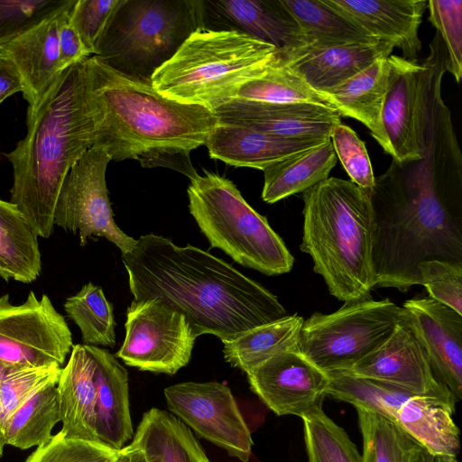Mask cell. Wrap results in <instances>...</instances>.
I'll return each mask as SVG.
<instances>
[{"mask_svg": "<svg viewBox=\"0 0 462 462\" xmlns=\"http://www.w3.org/2000/svg\"><path fill=\"white\" fill-rule=\"evenodd\" d=\"M326 395L346 402L356 408L377 413L395 422L401 407L414 395L396 386L337 371L328 374Z\"/></svg>", "mask_w": 462, "mask_h": 462, "instance_id": "34", "label": "cell"}, {"mask_svg": "<svg viewBox=\"0 0 462 462\" xmlns=\"http://www.w3.org/2000/svg\"><path fill=\"white\" fill-rule=\"evenodd\" d=\"M201 29L237 32L282 51L305 44L281 0L200 1Z\"/></svg>", "mask_w": 462, "mask_h": 462, "instance_id": "19", "label": "cell"}, {"mask_svg": "<svg viewBox=\"0 0 462 462\" xmlns=\"http://www.w3.org/2000/svg\"><path fill=\"white\" fill-rule=\"evenodd\" d=\"M187 192L189 212L211 247L266 275L291 270L294 258L283 240L231 180L205 171L190 180Z\"/></svg>", "mask_w": 462, "mask_h": 462, "instance_id": "7", "label": "cell"}, {"mask_svg": "<svg viewBox=\"0 0 462 462\" xmlns=\"http://www.w3.org/2000/svg\"><path fill=\"white\" fill-rule=\"evenodd\" d=\"M132 445L145 462H206L208 457L189 428L173 414L152 408L143 414Z\"/></svg>", "mask_w": 462, "mask_h": 462, "instance_id": "27", "label": "cell"}, {"mask_svg": "<svg viewBox=\"0 0 462 462\" xmlns=\"http://www.w3.org/2000/svg\"><path fill=\"white\" fill-rule=\"evenodd\" d=\"M121 3L122 0H75L70 21L90 56Z\"/></svg>", "mask_w": 462, "mask_h": 462, "instance_id": "45", "label": "cell"}, {"mask_svg": "<svg viewBox=\"0 0 462 462\" xmlns=\"http://www.w3.org/2000/svg\"><path fill=\"white\" fill-rule=\"evenodd\" d=\"M119 453L101 441L69 437L60 430L24 462H116Z\"/></svg>", "mask_w": 462, "mask_h": 462, "instance_id": "40", "label": "cell"}, {"mask_svg": "<svg viewBox=\"0 0 462 462\" xmlns=\"http://www.w3.org/2000/svg\"><path fill=\"white\" fill-rule=\"evenodd\" d=\"M23 90L22 78L13 60L0 51V104L8 97Z\"/></svg>", "mask_w": 462, "mask_h": 462, "instance_id": "47", "label": "cell"}, {"mask_svg": "<svg viewBox=\"0 0 462 462\" xmlns=\"http://www.w3.org/2000/svg\"><path fill=\"white\" fill-rule=\"evenodd\" d=\"M300 250L331 295L351 302L370 299L373 211L370 196L350 180L328 177L303 192Z\"/></svg>", "mask_w": 462, "mask_h": 462, "instance_id": "5", "label": "cell"}, {"mask_svg": "<svg viewBox=\"0 0 462 462\" xmlns=\"http://www.w3.org/2000/svg\"><path fill=\"white\" fill-rule=\"evenodd\" d=\"M169 410L199 437L247 462L251 432L230 389L217 382H185L164 389Z\"/></svg>", "mask_w": 462, "mask_h": 462, "instance_id": "14", "label": "cell"}, {"mask_svg": "<svg viewBox=\"0 0 462 462\" xmlns=\"http://www.w3.org/2000/svg\"><path fill=\"white\" fill-rule=\"evenodd\" d=\"M73 346L64 317L51 299L31 291L14 305L9 294L0 297V363L9 367L61 366Z\"/></svg>", "mask_w": 462, "mask_h": 462, "instance_id": "11", "label": "cell"}, {"mask_svg": "<svg viewBox=\"0 0 462 462\" xmlns=\"http://www.w3.org/2000/svg\"><path fill=\"white\" fill-rule=\"evenodd\" d=\"M75 0L65 8L59 25L60 69L61 71L87 60L90 55L70 21Z\"/></svg>", "mask_w": 462, "mask_h": 462, "instance_id": "46", "label": "cell"}, {"mask_svg": "<svg viewBox=\"0 0 462 462\" xmlns=\"http://www.w3.org/2000/svg\"><path fill=\"white\" fill-rule=\"evenodd\" d=\"M199 29L200 0H122L93 56L124 75L151 82Z\"/></svg>", "mask_w": 462, "mask_h": 462, "instance_id": "8", "label": "cell"}, {"mask_svg": "<svg viewBox=\"0 0 462 462\" xmlns=\"http://www.w3.org/2000/svg\"><path fill=\"white\" fill-rule=\"evenodd\" d=\"M330 140L350 181L370 195L375 177L365 143L352 128L342 123L334 127Z\"/></svg>", "mask_w": 462, "mask_h": 462, "instance_id": "42", "label": "cell"}, {"mask_svg": "<svg viewBox=\"0 0 462 462\" xmlns=\"http://www.w3.org/2000/svg\"><path fill=\"white\" fill-rule=\"evenodd\" d=\"M115 356L141 371L174 374L190 360L196 337L183 315L158 299L133 300Z\"/></svg>", "mask_w": 462, "mask_h": 462, "instance_id": "13", "label": "cell"}, {"mask_svg": "<svg viewBox=\"0 0 462 462\" xmlns=\"http://www.w3.org/2000/svg\"><path fill=\"white\" fill-rule=\"evenodd\" d=\"M446 47L436 32L430 54L421 62L396 55L387 58L388 89L383 109V125L393 160L406 162L422 157L420 141L428 111L430 85Z\"/></svg>", "mask_w": 462, "mask_h": 462, "instance_id": "12", "label": "cell"}, {"mask_svg": "<svg viewBox=\"0 0 462 462\" xmlns=\"http://www.w3.org/2000/svg\"><path fill=\"white\" fill-rule=\"evenodd\" d=\"M116 462H145V459L143 451L130 443L120 450Z\"/></svg>", "mask_w": 462, "mask_h": 462, "instance_id": "48", "label": "cell"}, {"mask_svg": "<svg viewBox=\"0 0 462 462\" xmlns=\"http://www.w3.org/2000/svg\"><path fill=\"white\" fill-rule=\"evenodd\" d=\"M372 37L391 43L402 58L418 62L421 51L419 30L426 0H324Z\"/></svg>", "mask_w": 462, "mask_h": 462, "instance_id": "21", "label": "cell"}, {"mask_svg": "<svg viewBox=\"0 0 462 462\" xmlns=\"http://www.w3.org/2000/svg\"><path fill=\"white\" fill-rule=\"evenodd\" d=\"M26 124L24 138L6 154L14 176L10 202L38 237L48 238L65 177L95 146L97 117L88 59L60 75L40 106L27 113Z\"/></svg>", "mask_w": 462, "mask_h": 462, "instance_id": "3", "label": "cell"}, {"mask_svg": "<svg viewBox=\"0 0 462 462\" xmlns=\"http://www.w3.org/2000/svg\"><path fill=\"white\" fill-rule=\"evenodd\" d=\"M41 272L38 236L14 204L0 199V277L30 283Z\"/></svg>", "mask_w": 462, "mask_h": 462, "instance_id": "30", "label": "cell"}, {"mask_svg": "<svg viewBox=\"0 0 462 462\" xmlns=\"http://www.w3.org/2000/svg\"><path fill=\"white\" fill-rule=\"evenodd\" d=\"M429 297L462 315V262L431 259L418 266Z\"/></svg>", "mask_w": 462, "mask_h": 462, "instance_id": "43", "label": "cell"}, {"mask_svg": "<svg viewBox=\"0 0 462 462\" xmlns=\"http://www.w3.org/2000/svg\"><path fill=\"white\" fill-rule=\"evenodd\" d=\"M421 154L393 160L369 195L375 287L405 293L420 285L421 262H462V155L454 129L430 123Z\"/></svg>", "mask_w": 462, "mask_h": 462, "instance_id": "1", "label": "cell"}, {"mask_svg": "<svg viewBox=\"0 0 462 462\" xmlns=\"http://www.w3.org/2000/svg\"><path fill=\"white\" fill-rule=\"evenodd\" d=\"M337 162L329 139L266 167L263 171V200L273 204L308 190L328 179Z\"/></svg>", "mask_w": 462, "mask_h": 462, "instance_id": "29", "label": "cell"}, {"mask_svg": "<svg viewBox=\"0 0 462 462\" xmlns=\"http://www.w3.org/2000/svg\"><path fill=\"white\" fill-rule=\"evenodd\" d=\"M280 58L275 46L246 34L199 29L152 74L151 83L167 98L214 113Z\"/></svg>", "mask_w": 462, "mask_h": 462, "instance_id": "6", "label": "cell"}, {"mask_svg": "<svg viewBox=\"0 0 462 462\" xmlns=\"http://www.w3.org/2000/svg\"><path fill=\"white\" fill-rule=\"evenodd\" d=\"M402 319V307L389 299L345 302L304 320L299 350L327 374L345 371L382 345Z\"/></svg>", "mask_w": 462, "mask_h": 462, "instance_id": "9", "label": "cell"}, {"mask_svg": "<svg viewBox=\"0 0 462 462\" xmlns=\"http://www.w3.org/2000/svg\"><path fill=\"white\" fill-rule=\"evenodd\" d=\"M5 446V443L3 435H2V433L0 431V457L3 455Z\"/></svg>", "mask_w": 462, "mask_h": 462, "instance_id": "52", "label": "cell"}, {"mask_svg": "<svg viewBox=\"0 0 462 462\" xmlns=\"http://www.w3.org/2000/svg\"><path fill=\"white\" fill-rule=\"evenodd\" d=\"M64 310L79 327L83 345L116 346L113 305L100 286L92 282L85 284L75 295L67 298Z\"/></svg>", "mask_w": 462, "mask_h": 462, "instance_id": "36", "label": "cell"}, {"mask_svg": "<svg viewBox=\"0 0 462 462\" xmlns=\"http://www.w3.org/2000/svg\"><path fill=\"white\" fill-rule=\"evenodd\" d=\"M59 365L10 367L0 385V431L14 411L43 388L57 384Z\"/></svg>", "mask_w": 462, "mask_h": 462, "instance_id": "39", "label": "cell"}, {"mask_svg": "<svg viewBox=\"0 0 462 462\" xmlns=\"http://www.w3.org/2000/svg\"><path fill=\"white\" fill-rule=\"evenodd\" d=\"M9 368H10L9 366L0 363V385H1L4 376L5 375V374Z\"/></svg>", "mask_w": 462, "mask_h": 462, "instance_id": "51", "label": "cell"}, {"mask_svg": "<svg viewBox=\"0 0 462 462\" xmlns=\"http://www.w3.org/2000/svg\"><path fill=\"white\" fill-rule=\"evenodd\" d=\"M363 438V462H411L419 445L396 422L356 408Z\"/></svg>", "mask_w": 462, "mask_h": 462, "instance_id": "37", "label": "cell"}, {"mask_svg": "<svg viewBox=\"0 0 462 462\" xmlns=\"http://www.w3.org/2000/svg\"><path fill=\"white\" fill-rule=\"evenodd\" d=\"M429 20L446 47L448 71L459 83L462 77V1L429 0Z\"/></svg>", "mask_w": 462, "mask_h": 462, "instance_id": "41", "label": "cell"}, {"mask_svg": "<svg viewBox=\"0 0 462 462\" xmlns=\"http://www.w3.org/2000/svg\"><path fill=\"white\" fill-rule=\"evenodd\" d=\"M69 3L0 48L22 78L27 113L33 112L64 71L60 69L59 25Z\"/></svg>", "mask_w": 462, "mask_h": 462, "instance_id": "22", "label": "cell"}, {"mask_svg": "<svg viewBox=\"0 0 462 462\" xmlns=\"http://www.w3.org/2000/svg\"><path fill=\"white\" fill-rule=\"evenodd\" d=\"M303 318L286 315L223 342L224 357L233 367L248 373L271 357L299 349Z\"/></svg>", "mask_w": 462, "mask_h": 462, "instance_id": "31", "label": "cell"}, {"mask_svg": "<svg viewBox=\"0 0 462 462\" xmlns=\"http://www.w3.org/2000/svg\"><path fill=\"white\" fill-rule=\"evenodd\" d=\"M411 462H436V457L420 445H418Z\"/></svg>", "mask_w": 462, "mask_h": 462, "instance_id": "49", "label": "cell"}, {"mask_svg": "<svg viewBox=\"0 0 462 462\" xmlns=\"http://www.w3.org/2000/svg\"><path fill=\"white\" fill-rule=\"evenodd\" d=\"M388 81L387 58L379 59L324 95L331 101L340 116L351 117L365 125L383 151L390 154V144L383 125Z\"/></svg>", "mask_w": 462, "mask_h": 462, "instance_id": "26", "label": "cell"}, {"mask_svg": "<svg viewBox=\"0 0 462 462\" xmlns=\"http://www.w3.org/2000/svg\"><path fill=\"white\" fill-rule=\"evenodd\" d=\"M206 462H210L209 460L206 461Z\"/></svg>", "mask_w": 462, "mask_h": 462, "instance_id": "53", "label": "cell"}, {"mask_svg": "<svg viewBox=\"0 0 462 462\" xmlns=\"http://www.w3.org/2000/svg\"><path fill=\"white\" fill-rule=\"evenodd\" d=\"M56 385L36 393L8 419L2 430L5 445L28 449L51 438L54 426L60 421Z\"/></svg>", "mask_w": 462, "mask_h": 462, "instance_id": "33", "label": "cell"}, {"mask_svg": "<svg viewBox=\"0 0 462 462\" xmlns=\"http://www.w3.org/2000/svg\"><path fill=\"white\" fill-rule=\"evenodd\" d=\"M329 139H293L265 134L243 125L219 123L204 145L209 156L235 167H266Z\"/></svg>", "mask_w": 462, "mask_h": 462, "instance_id": "23", "label": "cell"}, {"mask_svg": "<svg viewBox=\"0 0 462 462\" xmlns=\"http://www.w3.org/2000/svg\"><path fill=\"white\" fill-rule=\"evenodd\" d=\"M134 300L158 299L185 317L196 337L231 341L287 314L277 297L200 248L153 234L122 254Z\"/></svg>", "mask_w": 462, "mask_h": 462, "instance_id": "2", "label": "cell"}, {"mask_svg": "<svg viewBox=\"0 0 462 462\" xmlns=\"http://www.w3.org/2000/svg\"><path fill=\"white\" fill-rule=\"evenodd\" d=\"M246 374L251 390L279 416L302 418L322 407L329 383L328 374L299 349L278 354Z\"/></svg>", "mask_w": 462, "mask_h": 462, "instance_id": "15", "label": "cell"}, {"mask_svg": "<svg viewBox=\"0 0 462 462\" xmlns=\"http://www.w3.org/2000/svg\"><path fill=\"white\" fill-rule=\"evenodd\" d=\"M84 346L96 363L97 437L101 442L121 450L134 434L127 371L108 350Z\"/></svg>", "mask_w": 462, "mask_h": 462, "instance_id": "24", "label": "cell"}, {"mask_svg": "<svg viewBox=\"0 0 462 462\" xmlns=\"http://www.w3.org/2000/svg\"><path fill=\"white\" fill-rule=\"evenodd\" d=\"M96 109L94 147L111 161L134 159L152 167L160 156L204 145L218 124L215 114L159 94L151 82L124 75L99 60L88 58Z\"/></svg>", "mask_w": 462, "mask_h": 462, "instance_id": "4", "label": "cell"}, {"mask_svg": "<svg viewBox=\"0 0 462 462\" xmlns=\"http://www.w3.org/2000/svg\"><path fill=\"white\" fill-rule=\"evenodd\" d=\"M109 155L92 147L72 166L61 186L54 212V226L78 235L80 245L101 236L115 244L122 254L132 251L136 239L116 224L108 198L106 171Z\"/></svg>", "mask_w": 462, "mask_h": 462, "instance_id": "10", "label": "cell"}, {"mask_svg": "<svg viewBox=\"0 0 462 462\" xmlns=\"http://www.w3.org/2000/svg\"><path fill=\"white\" fill-rule=\"evenodd\" d=\"M233 100L264 103H310L336 109L326 95L312 88L281 58L262 75L243 84ZM337 110V109H336Z\"/></svg>", "mask_w": 462, "mask_h": 462, "instance_id": "35", "label": "cell"}, {"mask_svg": "<svg viewBox=\"0 0 462 462\" xmlns=\"http://www.w3.org/2000/svg\"><path fill=\"white\" fill-rule=\"evenodd\" d=\"M454 412L455 406L441 400L413 396L401 407L395 422L435 457H457L460 440Z\"/></svg>", "mask_w": 462, "mask_h": 462, "instance_id": "28", "label": "cell"}, {"mask_svg": "<svg viewBox=\"0 0 462 462\" xmlns=\"http://www.w3.org/2000/svg\"><path fill=\"white\" fill-rule=\"evenodd\" d=\"M394 47L383 41L337 46L302 45L280 51L281 60L312 88L324 94L358 74Z\"/></svg>", "mask_w": 462, "mask_h": 462, "instance_id": "20", "label": "cell"}, {"mask_svg": "<svg viewBox=\"0 0 462 462\" xmlns=\"http://www.w3.org/2000/svg\"><path fill=\"white\" fill-rule=\"evenodd\" d=\"M436 462H458L457 457L451 456H440L436 457Z\"/></svg>", "mask_w": 462, "mask_h": 462, "instance_id": "50", "label": "cell"}, {"mask_svg": "<svg viewBox=\"0 0 462 462\" xmlns=\"http://www.w3.org/2000/svg\"><path fill=\"white\" fill-rule=\"evenodd\" d=\"M294 17L305 44L337 46L377 42L324 0H281Z\"/></svg>", "mask_w": 462, "mask_h": 462, "instance_id": "32", "label": "cell"}, {"mask_svg": "<svg viewBox=\"0 0 462 462\" xmlns=\"http://www.w3.org/2000/svg\"><path fill=\"white\" fill-rule=\"evenodd\" d=\"M344 372L454 406L457 402L448 387L436 379L422 346L402 321L382 345Z\"/></svg>", "mask_w": 462, "mask_h": 462, "instance_id": "16", "label": "cell"}, {"mask_svg": "<svg viewBox=\"0 0 462 462\" xmlns=\"http://www.w3.org/2000/svg\"><path fill=\"white\" fill-rule=\"evenodd\" d=\"M69 0H0V48L29 30Z\"/></svg>", "mask_w": 462, "mask_h": 462, "instance_id": "44", "label": "cell"}, {"mask_svg": "<svg viewBox=\"0 0 462 462\" xmlns=\"http://www.w3.org/2000/svg\"><path fill=\"white\" fill-rule=\"evenodd\" d=\"M214 114L219 123L293 139H330L334 127L341 123L336 109L310 103L231 100Z\"/></svg>", "mask_w": 462, "mask_h": 462, "instance_id": "18", "label": "cell"}, {"mask_svg": "<svg viewBox=\"0 0 462 462\" xmlns=\"http://www.w3.org/2000/svg\"><path fill=\"white\" fill-rule=\"evenodd\" d=\"M402 322L422 346L436 379L462 397V315L428 297L406 300Z\"/></svg>", "mask_w": 462, "mask_h": 462, "instance_id": "17", "label": "cell"}, {"mask_svg": "<svg viewBox=\"0 0 462 462\" xmlns=\"http://www.w3.org/2000/svg\"><path fill=\"white\" fill-rule=\"evenodd\" d=\"M308 462H363L346 430L319 407L302 418Z\"/></svg>", "mask_w": 462, "mask_h": 462, "instance_id": "38", "label": "cell"}, {"mask_svg": "<svg viewBox=\"0 0 462 462\" xmlns=\"http://www.w3.org/2000/svg\"><path fill=\"white\" fill-rule=\"evenodd\" d=\"M57 383L60 431L69 437L100 441L97 434L96 363L82 344L73 345Z\"/></svg>", "mask_w": 462, "mask_h": 462, "instance_id": "25", "label": "cell"}]
</instances>
